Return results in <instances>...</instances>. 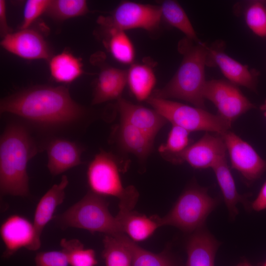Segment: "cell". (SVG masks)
<instances>
[{
	"instance_id": "obj_25",
	"label": "cell",
	"mask_w": 266,
	"mask_h": 266,
	"mask_svg": "<svg viewBox=\"0 0 266 266\" xmlns=\"http://www.w3.org/2000/svg\"><path fill=\"white\" fill-rule=\"evenodd\" d=\"M49 69L53 79L62 83L73 82L83 72L81 60L67 52L53 57L49 62Z\"/></svg>"
},
{
	"instance_id": "obj_28",
	"label": "cell",
	"mask_w": 266,
	"mask_h": 266,
	"mask_svg": "<svg viewBox=\"0 0 266 266\" xmlns=\"http://www.w3.org/2000/svg\"><path fill=\"white\" fill-rule=\"evenodd\" d=\"M107 46L112 57L124 64H132L135 56L134 48L125 31L115 29L108 30Z\"/></svg>"
},
{
	"instance_id": "obj_18",
	"label": "cell",
	"mask_w": 266,
	"mask_h": 266,
	"mask_svg": "<svg viewBox=\"0 0 266 266\" xmlns=\"http://www.w3.org/2000/svg\"><path fill=\"white\" fill-rule=\"evenodd\" d=\"M68 184L67 176L63 175L60 182L53 185L41 198L37 204L33 224L37 241L40 245L42 231L53 218L57 207L63 202L65 198V190Z\"/></svg>"
},
{
	"instance_id": "obj_21",
	"label": "cell",
	"mask_w": 266,
	"mask_h": 266,
	"mask_svg": "<svg viewBox=\"0 0 266 266\" xmlns=\"http://www.w3.org/2000/svg\"><path fill=\"white\" fill-rule=\"evenodd\" d=\"M116 133L117 143L125 152L141 161L152 152L154 139L133 125L121 121Z\"/></svg>"
},
{
	"instance_id": "obj_24",
	"label": "cell",
	"mask_w": 266,
	"mask_h": 266,
	"mask_svg": "<svg viewBox=\"0 0 266 266\" xmlns=\"http://www.w3.org/2000/svg\"><path fill=\"white\" fill-rule=\"evenodd\" d=\"M156 83L153 69L144 64H132L127 71V83L135 99L147 100L152 95Z\"/></svg>"
},
{
	"instance_id": "obj_29",
	"label": "cell",
	"mask_w": 266,
	"mask_h": 266,
	"mask_svg": "<svg viewBox=\"0 0 266 266\" xmlns=\"http://www.w3.org/2000/svg\"><path fill=\"white\" fill-rule=\"evenodd\" d=\"M102 257L105 266H132V256L127 247L116 236L105 235Z\"/></svg>"
},
{
	"instance_id": "obj_38",
	"label": "cell",
	"mask_w": 266,
	"mask_h": 266,
	"mask_svg": "<svg viewBox=\"0 0 266 266\" xmlns=\"http://www.w3.org/2000/svg\"><path fill=\"white\" fill-rule=\"evenodd\" d=\"M236 266H252L249 262L245 261H243L239 263Z\"/></svg>"
},
{
	"instance_id": "obj_31",
	"label": "cell",
	"mask_w": 266,
	"mask_h": 266,
	"mask_svg": "<svg viewBox=\"0 0 266 266\" xmlns=\"http://www.w3.org/2000/svg\"><path fill=\"white\" fill-rule=\"evenodd\" d=\"M243 15L247 26L255 34L266 37V6L264 3L249 2L243 8Z\"/></svg>"
},
{
	"instance_id": "obj_8",
	"label": "cell",
	"mask_w": 266,
	"mask_h": 266,
	"mask_svg": "<svg viewBox=\"0 0 266 266\" xmlns=\"http://www.w3.org/2000/svg\"><path fill=\"white\" fill-rule=\"evenodd\" d=\"M162 18L160 6L130 1L121 2L111 16L100 17L98 23L107 30L140 28L153 31L159 28Z\"/></svg>"
},
{
	"instance_id": "obj_19",
	"label": "cell",
	"mask_w": 266,
	"mask_h": 266,
	"mask_svg": "<svg viewBox=\"0 0 266 266\" xmlns=\"http://www.w3.org/2000/svg\"><path fill=\"white\" fill-rule=\"evenodd\" d=\"M116 217L123 233L134 242L144 241L161 227L160 217H147L132 210L118 212Z\"/></svg>"
},
{
	"instance_id": "obj_34",
	"label": "cell",
	"mask_w": 266,
	"mask_h": 266,
	"mask_svg": "<svg viewBox=\"0 0 266 266\" xmlns=\"http://www.w3.org/2000/svg\"><path fill=\"white\" fill-rule=\"evenodd\" d=\"M34 261L35 266H70L62 250L39 252L36 254Z\"/></svg>"
},
{
	"instance_id": "obj_33",
	"label": "cell",
	"mask_w": 266,
	"mask_h": 266,
	"mask_svg": "<svg viewBox=\"0 0 266 266\" xmlns=\"http://www.w3.org/2000/svg\"><path fill=\"white\" fill-rule=\"evenodd\" d=\"M50 2V0H27L24 7L21 30L29 28L37 18L46 11Z\"/></svg>"
},
{
	"instance_id": "obj_12",
	"label": "cell",
	"mask_w": 266,
	"mask_h": 266,
	"mask_svg": "<svg viewBox=\"0 0 266 266\" xmlns=\"http://www.w3.org/2000/svg\"><path fill=\"white\" fill-rule=\"evenodd\" d=\"M224 49L223 41H217L209 46L206 66L219 67L223 75L232 84L256 91V72L227 55Z\"/></svg>"
},
{
	"instance_id": "obj_2",
	"label": "cell",
	"mask_w": 266,
	"mask_h": 266,
	"mask_svg": "<svg viewBox=\"0 0 266 266\" xmlns=\"http://www.w3.org/2000/svg\"><path fill=\"white\" fill-rule=\"evenodd\" d=\"M38 148L26 125H7L0 139V190L2 195H29L27 166Z\"/></svg>"
},
{
	"instance_id": "obj_17",
	"label": "cell",
	"mask_w": 266,
	"mask_h": 266,
	"mask_svg": "<svg viewBox=\"0 0 266 266\" xmlns=\"http://www.w3.org/2000/svg\"><path fill=\"white\" fill-rule=\"evenodd\" d=\"M220 242L204 228L193 233L186 245V266H215Z\"/></svg>"
},
{
	"instance_id": "obj_39",
	"label": "cell",
	"mask_w": 266,
	"mask_h": 266,
	"mask_svg": "<svg viewBox=\"0 0 266 266\" xmlns=\"http://www.w3.org/2000/svg\"><path fill=\"white\" fill-rule=\"evenodd\" d=\"M263 266H266V261L265 262V263L263 265Z\"/></svg>"
},
{
	"instance_id": "obj_32",
	"label": "cell",
	"mask_w": 266,
	"mask_h": 266,
	"mask_svg": "<svg viewBox=\"0 0 266 266\" xmlns=\"http://www.w3.org/2000/svg\"><path fill=\"white\" fill-rule=\"evenodd\" d=\"M190 133L183 128L172 125L166 142L158 148L159 153L164 157L181 153L191 144Z\"/></svg>"
},
{
	"instance_id": "obj_14",
	"label": "cell",
	"mask_w": 266,
	"mask_h": 266,
	"mask_svg": "<svg viewBox=\"0 0 266 266\" xmlns=\"http://www.w3.org/2000/svg\"><path fill=\"white\" fill-rule=\"evenodd\" d=\"M0 44L9 52L24 59H47L50 57L49 48L43 37L29 28L7 34L2 37Z\"/></svg>"
},
{
	"instance_id": "obj_37",
	"label": "cell",
	"mask_w": 266,
	"mask_h": 266,
	"mask_svg": "<svg viewBox=\"0 0 266 266\" xmlns=\"http://www.w3.org/2000/svg\"><path fill=\"white\" fill-rule=\"evenodd\" d=\"M260 109L263 112V114L266 118V100L264 103L261 106Z\"/></svg>"
},
{
	"instance_id": "obj_35",
	"label": "cell",
	"mask_w": 266,
	"mask_h": 266,
	"mask_svg": "<svg viewBox=\"0 0 266 266\" xmlns=\"http://www.w3.org/2000/svg\"><path fill=\"white\" fill-rule=\"evenodd\" d=\"M251 208L256 211L266 209V181L264 183L257 197L252 202Z\"/></svg>"
},
{
	"instance_id": "obj_10",
	"label": "cell",
	"mask_w": 266,
	"mask_h": 266,
	"mask_svg": "<svg viewBox=\"0 0 266 266\" xmlns=\"http://www.w3.org/2000/svg\"><path fill=\"white\" fill-rule=\"evenodd\" d=\"M228 153L232 168L248 183L259 179L266 171V161L247 142L229 130L220 134Z\"/></svg>"
},
{
	"instance_id": "obj_22",
	"label": "cell",
	"mask_w": 266,
	"mask_h": 266,
	"mask_svg": "<svg viewBox=\"0 0 266 266\" xmlns=\"http://www.w3.org/2000/svg\"><path fill=\"white\" fill-rule=\"evenodd\" d=\"M212 169L230 216L234 218L238 214L237 205L239 203H242L246 208H249L246 196L240 195L237 191L226 157L219 161Z\"/></svg>"
},
{
	"instance_id": "obj_20",
	"label": "cell",
	"mask_w": 266,
	"mask_h": 266,
	"mask_svg": "<svg viewBox=\"0 0 266 266\" xmlns=\"http://www.w3.org/2000/svg\"><path fill=\"white\" fill-rule=\"evenodd\" d=\"M127 83V71L106 66L100 71L93 94V104L118 100Z\"/></svg>"
},
{
	"instance_id": "obj_26",
	"label": "cell",
	"mask_w": 266,
	"mask_h": 266,
	"mask_svg": "<svg viewBox=\"0 0 266 266\" xmlns=\"http://www.w3.org/2000/svg\"><path fill=\"white\" fill-rule=\"evenodd\" d=\"M160 3L162 18L169 25L180 31L186 37L195 42L200 41L185 11L177 1L166 0Z\"/></svg>"
},
{
	"instance_id": "obj_9",
	"label": "cell",
	"mask_w": 266,
	"mask_h": 266,
	"mask_svg": "<svg viewBox=\"0 0 266 266\" xmlns=\"http://www.w3.org/2000/svg\"><path fill=\"white\" fill-rule=\"evenodd\" d=\"M203 96L214 104L218 115L231 125L255 107L237 86L223 80L206 81Z\"/></svg>"
},
{
	"instance_id": "obj_7",
	"label": "cell",
	"mask_w": 266,
	"mask_h": 266,
	"mask_svg": "<svg viewBox=\"0 0 266 266\" xmlns=\"http://www.w3.org/2000/svg\"><path fill=\"white\" fill-rule=\"evenodd\" d=\"M146 101L167 121L190 133L205 131L221 134L231 127L232 125L218 114H212L205 109L153 97Z\"/></svg>"
},
{
	"instance_id": "obj_5",
	"label": "cell",
	"mask_w": 266,
	"mask_h": 266,
	"mask_svg": "<svg viewBox=\"0 0 266 266\" xmlns=\"http://www.w3.org/2000/svg\"><path fill=\"white\" fill-rule=\"evenodd\" d=\"M56 220L63 228L81 229L113 236L123 233L116 216L109 210L107 201L91 191L56 216Z\"/></svg>"
},
{
	"instance_id": "obj_16",
	"label": "cell",
	"mask_w": 266,
	"mask_h": 266,
	"mask_svg": "<svg viewBox=\"0 0 266 266\" xmlns=\"http://www.w3.org/2000/svg\"><path fill=\"white\" fill-rule=\"evenodd\" d=\"M46 149L47 167L53 176L61 174L82 164V149L73 141L54 138L48 142Z\"/></svg>"
},
{
	"instance_id": "obj_36",
	"label": "cell",
	"mask_w": 266,
	"mask_h": 266,
	"mask_svg": "<svg viewBox=\"0 0 266 266\" xmlns=\"http://www.w3.org/2000/svg\"><path fill=\"white\" fill-rule=\"evenodd\" d=\"M0 30L2 37L11 33L7 23L6 5L3 0H0Z\"/></svg>"
},
{
	"instance_id": "obj_4",
	"label": "cell",
	"mask_w": 266,
	"mask_h": 266,
	"mask_svg": "<svg viewBox=\"0 0 266 266\" xmlns=\"http://www.w3.org/2000/svg\"><path fill=\"white\" fill-rule=\"evenodd\" d=\"M124 169L112 154L101 151L89 164L87 178L90 191L102 196L118 199L120 211L133 210L139 197L133 185L123 186L120 172Z\"/></svg>"
},
{
	"instance_id": "obj_6",
	"label": "cell",
	"mask_w": 266,
	"mask_h": 266,
	"mask_svg": "<svg viewBox=\"0 0 266 266\" xmlns=\"http://www.w3.org/2000/svg\"><path fill=\"white\" fill-rule=\"evenodd\" d=\"M208 189L196 184L188 186L181 194L169 212L160 218L161 227L172 226L188 233L204 228L211 212L218 204Z\"/></svg>"
},
{
	"instance_id": "obj_30",
	"label": "cell",
	"mask_w": 266,
	"mask_h": 266,
	"mask_svg": "<svg viewBox=\"0 0 266 266\" xmlns=\"http://www.w3.org/2000/svg\"><path fill=\"white\" fill-rule=\"evenodd\" d=\"M87 11L86 0H50L46 12L55 19L65 20L82 15Z\"/></svg>"
},
{
	"instance_id": "obj_13",
	"label": "cell",
	"mask_w": 266,
	"mask_h": 266,
	"mask_svg": "<svg viewBox=\"0 0 266 266\" xmlns=\"http://www.w3.org/2000/svg\"><path fill=\"white\" fill-rule=\"evenodd\" d=\"M0 233L5 248V257L23 248L36 251L41 246L37 241L33 223L21 215L8 217L1 225Z\"/></svg>"
},
{
	"instance_id": "obj_1",
	"label": "cell",
	"mask_w": 266,
	"mask_h": 266,
	"mask_svg": "<svg viewBox=\"0 0 266 266\" xmlns=\"http://www.w3.org/2000/svg\"><path fill=\"white\" fill-rule=\"evenodd\" d=\"M0 111L50 131L77 125L85 114L64 86H36L15 93L1 100Z\"/></svg>"
},
{
	"instance_id": "obj_27",
	"label": "cell",
	"mask_w": 266,
	"mask_h": 266,
	"mask_svg": "<svg viewBox=\"0 0 266 266\" xmlns=\"http://www.w3.org/2000/svg\"><path fill=\"white\" fill-rule=\"evenodd\" d=\"M62 250L65 253L70 266H96L98 260L95 251L86 248L77 239L62 238L60 241Z\"/></svg>"
},
{
	"instance_id": "obj_3",
	"label": "cell",
	"mask_w": 266,
	"mask_h": 266,
	"mask_svg": "<svg viewBox=\"0 0 266 266\" xmlns=\"http://www.w3.org/2000/svg\"><path fill=\"white\" fill-rule=\"evenodd\" d=\"M208 46L187 37L180 41L178 50L183 59L179 68L170 81L162 88L155 90L151 97L181 100L205 109L203 91Z\"/></svg>"
},
{
	"instance_id": "obj_15",
	"label": "cell",
	"mask_w": 266,
	"mask_h": 266,
	"mask_svg": "<svg viewBox=\"0 0 266 266\" xmlns=\"http://www.w3.org/2000/svg\"><path fill=\"white\" fill-rule=\"evenodd\" d=\"M121 121L136 127L155 139L167 121L154 109L133 103L124 99L117 100Z\"/></svg>"
},
{
	"instance_id": "obj_11",
	"label": "cell",
	"mask_w": 266,
	"mask_h": 266,
	"mask_svg": "<svg viewBox=\"0 0 266 266\" xmlns=\"http://www.w3.org/2000/svg\"><path fill=\"white\" fill-rule=\"evenodd\" d=\"M226 147L220 134L206 133L195 143L191 144L180 153L164 156L175 164L186 162L195 169L212 167L226 156Z\"/></svg>"
},
{
	"instance_id": "obj_23",
	"label": "cell",
	"mask_w": 266,
	"mask_h": 266,
	"mask_svg": "<svg viewBox=\"0 0 266 266\" xmlns=\"http://www.w3.org/2000/svg\"><path fill=\"white\" fill-rule=\"evenodd\" d=\"M129 250L132 266H179V263L167 252L156 254L137 245L124 233L116 236Z\"/></svg>"
}]
</instances>
